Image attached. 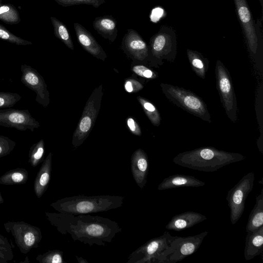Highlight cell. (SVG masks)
Returning a JSON list of instances; mask_svg holds the SVG:
<instances>
[{"label": "cell", "instance_id": "7bdbcfd3", "mask_svg": "<svg viewBox=\"0 0 263 263\" xmlns=\"http://www.w3.org/2000/svg\"><path fill=\"white\" fill-rule=\"evenodd\" d=\"M2 1L0 0V4L2 3Z\"/></svg>", "mask_w": 263, "mask_h": 263}, {"label": "cell", "instance_id": "9a60e30c", "mask_svg": "<svg viewBox=\"0 0 263 263\" xmlns=\"http://www.w3.org/2000/svg\"><path fill=\"white\" fill-rule=\"evenodd\" d=\"M122 47L130 57L139 61L148 58V48L140 34L133 29H128L122 41Z\"/></svg>", "mask_w": 263, "mask_h": 263}, {"label": "cell", "instance_id": "ab89813d", "mask_svg": "<svg viewBox=\"0 0 263 263\" xmlns=\"http://www.w3.org/2000/svg\"><path fill=\"white\" fill-rule=\"evenodd\" d=\"M4 202V200L2 196L1 192L0 191V204L3 203Z\"/></svg>", "mask_w": 263, "mask_h": 263}, {"label": "cell", "instance_id": "4dcf8cb0", "mask_svg": "<svg viewBox=\"0 0 263 263\" xmlns=\"http://www.w3.org/2000/svg\"><path fill=\"white\" fill-rule=\"evenodd\" d=\"M36 260L40 263H67L63 259V252L57 249L38 255Z\"/></svg>", "mask_w": 263, "mask_h": 263}, {"label": "cell", "instance_id": "3957f363", "mask_svg": "<svg viewBox=\"0 0 263 263\" xmlns=\"http://www.w3.org/2000/svg\"><path fill=\"white\" fill-rule=\"evenodd\" d=\"M123 200L120 196L80 195L63 198L50 205L58 212L77 215L115 209L122 205Z\"/></svg>", "mask_w": 263, "mask_h": 263}, {"label": "cell", "instance_id": "d6a6232c", "mask_svg": "<svg viewBox=\"0 0 263 263\" xmlns=\"http://www.w3.org/2000/svg\"><path fill=\"white\" fill-rule=\"evenodd\" d=\"M21 98L19 94L15 92L0 91V109L13 107Z\"/></svg>", "mask_w": 263, "mask_h": 263}, {"label": "cell", "instance_id": "7402d4cb", "mask_svg": "<svg viewBox=\"0 0 263 263\" xmlns=\"http://www.w3.org/2000/svg\"><path fill=\"white\" fill-rule=\"evenodd\" d=\"M263 251V226L247 233L246 237L244 256L250 260L259 255Z\"/></svg>", "mask_w": 263, "mask_h": 263}, {"label": "cell", "instance_id": "7a4b0ae2", "mask_svg": "<svg viewBox=\"0 0 263 263\" xmlns=\"http://www.w3.org/2000/svg\"><path fill=\"white\" fill-rule=\"evenodd\" d=\"M245 158L239 153L204 146L180 153L173 158V162L190 169L213 172L231 163L242 161Z\"/></svg>", "mask_w": 263, "mask_h": 263}, {"label": "cell", "instance_id": "8992f818", "mask_svg": "<svg viewBox=\"0 0 263 263\" xmlns=\"http://www.w3.org/2000/svg\"><path fill=\"white\" fill-rule=\"evenodd\" d=\"M148 58L155 66L161 65L163 60L173 62L177 55V36L172 27L162 26L149 40Z\"/></svg>", "mask_w": 263, "mask_h": 263}, {"label": "cell", "instance_id": "f1b7e54d", "mask_svg": "<svg viewBox=\"0 0 263 263\" xmlns=\"http://www.w3.org/2000/svg\"><path fill=\"white\" fill-rule=\"evenodd\" d=\"M45 142L43 139L33 144L28 155V162L32 167H36L44 160Z\"/></svg>", "mask_w": 263, "mask_h": 263}, {"label": "cell", "instance_id": "d4e9b609", "mask_svg": "<svg viewBox=\"0 0 263 263\" xmlns=\"http://www.w3.org/2000/svg\"><path fill=\"white\" fill-rule=\"evenodd\" d=\"M28 179V172L24 168H16L6 172L0 177L2 185L23 184Z\"/></svg>", "mask_w": 263, "mask_h": 263}, {"label": "cell", "instance_id": "603a6c76", "mask_svg": "<svg viewBox=\"0 0 263 263\" xmlns=\"http://www.w3.org/2000/svg\"><path fill=\"white\" fill-rule=\"evenodd\" d=\"M263 226V189L256 197V202L252 209L246 225L247 233L254 231Z\"/></svg>", "mask_w": 263, "mask_h": 263}, {"label": "cell", "instance_id": "277c9868", "mask_svg": "<svg viewBox=\"0 0 263 263\" xmlns=\"http://www.w3.org/2000/svg\"><path fill=\"white\" fill-rule=\"evenodd\" d=\"M176 237L165 232L150 239L129 255L127 263H164L175 249Z\"/></svg>", "mask_w": 263, "mask_h": 263}, {"label": "cell", "instance_id": "836d02e7", "mask_svg": "<svg viewBox=\"0 0 263 263\" xmlns=\"http://www.w3.org/2000/svg\"><path fill=\"white\" fill-rule=\"evenodd\" d=\"M59 5L63 7H68L80 4L91 5L98 8L102 4L105 3V0H54Z\"/></svg>", "mask_w": 263, "mask_h": 263}, {"label": "cell", "instance_id": "e0dca14e", "mask_svg": "<svg viewBox=\"0 0 263 263\" xmlns=\"http://www.w3.org/2000/svg\"><path fill=\"white\" fill-rule=\"evenodd\" d=\"M149 161L147 154L141 148L137 149L131 157V171L136 184L142 189L147 183Z\"/></svg>", "mask_w": 263, "mask_h": 263}, {"label": "cell", "instance_id": "9c48e42d", "mask_svg": "<svg viewBox=\"0 0 263 263\" xmlns=\"http://www.w3.org/2000/svg\"><path fill=\"white\" fill-rule=\"evenodd\" d=\"M5 231L13 237L20 251L27 254L39 247L42 238L41 229L23 221H8L4 223Z\"/></svg>", "mask_w": 263, "mask_h": 263}, {"label": "cell", "instance_id": "60d3db41", "mask_svg": "<svg viewBox=\"0 0 263 263\" xmlns=\"http://www.w3.org/2000/svg\"><path fill=\"white\" fill-rule=\"evenodd\" d=\"M20 262H29V260H28V256H26V260L25 261H21Z\"/></svg>", "mask_w": 263, "mask_h": 263}, {"label": "cell", "instance_id": "ffe728a7", "mask_svg": "<svg viewBox=\"0 0 263 263\" xmlns=\"http://www.w3.org/2000/svg\"><path fill=\"white\" fill-rule=\"evenodd\" d=\"M204 185V182L193 176L175 174L165 178L157 189L162 191L180 187H199Z\"/></svg>", "mask_w": 263, "mask_h": 263}, {"label": "cell", "instance_id": "d6986e66", "mask_svg": "<svg viewBox=\"0 0 263 263\" xmlns=\"http://www.w3.org/2000/svg\"><path fill=\"white\" fill-rule=\"evenodd\" d=\"M52 153L47 155L36 176L34 182V192L36 196L40 198L46 191L50 182L51 174Z\"/></svg>", "mask_w": 263, "mask_h": 263}, {"label": "cell", "instance_id": "8fae6325", "mask_svg": "<svg viewBox=\"0 0 263 263\" xmlns=\"http://www.w3.org/2000/svg\"><path fill=\"white\" fill-rule=\"evenodd\" d=\"M238 21L242 29L251 55H256L259 39L256 25L246 0H233Z\"/></svg>", "mask_w": 263, "mask_h": 263}, {"label": "cell", "instance_id": "30bf717a", "mask_svg": "<svg viewBox=\"0 0 263 263\" xmlns=\"http://www.w3.org/2000/svg\"><path fill=\"white\" fill-rule=\"evenodd\" d=\"M254 180V173L249 172L228 192L226 199L230 208L232 224L236 223L243 213L245 201L253 188Z\"/></svg>", "mask_w": 263, "mask_h": 263}, {"label": "cell", "instance_id": "7c38bea8", "mask_svg": "<svg viewBox=\"0 0 263 263\" xmlns=\"http://www.w3.org/2000/svg\"><path fill=\"white\" fill-rule=\"evenodd\" d=\"M0 126L21 131L30 130L33 132L34 129L40 126V124L28 109L7 108L0 109Z\"/></svg>", "mask_w": 263, "mask_h": 263}, {"label": "cell", "instance_id": "ac0fdd59", "mask_svg": "<svg viewBox=\"0 0 263 263\" xmlns=\"http://www.w3.org/2000/svg\"><path fill=\"white\" fill-rule=\"evenodd\" d=\"M206 219V217L199 213L186 212L174 216L165 228L168 230L180 231L191 228Z\"/></svg>", "mask_w": 263, "mask_h": 263}, {"label": "cell", "instance_id": "8d00e7d4", "mask_svg": "<svg viewBox=\"0 0 263 263\" xmlns=\"http://www.w3.org/2000/svg\"><path fill=\"white\" fill-rule=\"evenodd\" d=\"M124 88L129 93H135L142 90L143 86L140 82L135 79H127L125 81Z\"/></svg>", "mask_w": 263, "mask_h": 263}, {"label": "cell", "instance_id": "e575fe53", "mask_svg": "<svg viewBox=\"0 0 263 263\" xmlns=\"http://www.w3.org/2000/svg\"><path fill=\"white\" fill-rule=\"evenodd\" d=\"M16 142L9 138L0 135V158L9 155L16 145Z\"/></svg>", "mask_w": 263, "mask_h": 263}, {"label": "cell", "instance_id": "4316f807", "mask_svg": "<svg viewBox=\"0 0 263 263\" xmlns=\"http://www.w3.org/2000/svg\"><path fill=\"white\" fill-rule=\"evenodd\" d=\"M0 20L10 25L17 24L21 21L18 11L13 5L2 3L0 4Z\"/></svg>", "mask_w": 263, "mask_h": 263}, {"label": "cell", "instance_id": "52a82bcc", "mask_svg": "<svg viewBox=\"0 0 263 263\" xmlns=\"http://www.w3.org/2000/svg\"><path fill=\"white\" fill-rule=\"evenodd\" d=\"M102 85L96 88L84 108L78 126L73 133L72 144L75 148L81 146L92 129L99 114L103 96Z\"/></svg>", "mask_w": 263, "mask_h": 263}, {"label": "cell", "instance_id": "b9f144b4", "mask_svg": "<svg viewBox=\"0 0 263 263\" xmlns=\"http://www.w3.org/2000/svg\"><path fill=\"white\" fill-rule=\"evenodd\" d=\"M259 2H260V5L261 6V7L262 8L263 6V0H259Z\"/></svg>", "mask_w": 263, "mask_h": 263}, {"label": "cell", "instance_id": "44dd1931", "mask_svg": "<svg viewBox=\"0 0 263 263\" xmlns=\"http://www.w3.org/2000/svg\"><path fill=\"white\" fill-rule=\"evenodd\" d=\"M92 26L100 35L110 42H114L117 37V23L111 15L96 17Z\"/></svg>", "mask_w": 263, "mask_h": 263}, {"label": "cell", "instance_id": "5b68a950", "mask_svg": "<svg viewBox=\"0 0 263 263\" xmlns=\"http://www.w3.org/2000/svg\"><path fill=\"white\" fill-rule=\"evenodd\" d=\"M160 87L165 97L172 103L204 121L211 122L206 104L195 93L167 83H161Z\"/></svg>", "mask_w": 263, "mask_h": 263}, {"label": "cell", "instance_id": "484cf974", "mask_svg": "<svg viewBox=\"0 0 263 263\" xmlns=\"http://www.w3.org/2000/svg\"><path fill=\"white\" fill-rule=\"evenodd\" d=\"M50 20L53 27L54 35L68 48L73 50L74 46L71 36L65 25L55 17L51 16Z\"/></svg>", "mask_w": 263, "mask_h": 263}, {"label": "cell", "instance_id": "2e32d148", "mask_svg": "<svg viewBox=\"0 0 263 263\" xmlns=\"http://www.w3.org/2000/svg\"><path fill=\"white\" fill-rule=\"evenodd\" d=\"M78 41L82 47L93 57L104 61L106 54L91 33L81 24L74 23Z\"/></svg>", "mask_w": 263, "mask_h": 263}, {"label": "cell", "instance_id": "f35d334b", "mask_svg": "<svg viewBox=\"0 0 263 263\" xmlns=\"http://www.w3.org/2000/svg\"><path fill=\"white\" fill-rule=\"evenodd\" d=\"M77 260L79 263H88V261L82 257L76 256Z\"/></svg>", "mask_w": 263, "mask_h": 263}, {"label": "cell", "instance_id": "cb8c5ba5", "mask_svg": "<svg viewBox=\"0 0 263 263\" xmlns=\"http://www.w3.org/2000/svg\"><path fill=\"white\" fill-rule=\"evenodd\" d=\"M187 57L192 70L197 76L205 79L209 68V61L202 54L197 51L190 49L186 50Z\"/></svg>", "mask_w": 263, "mask_h": 263}, {"label": "cell", "instance_id": "4fadbf2b", "mask_svg": "<svg viewBox=\"0 0 263 263\" xmlns=\"http://www.w3.org/2000/svg\"><path fill=\"white\" fill-rule=\"evenodd\" d=\"M21 82L35 94V101L44 107L50 103L49 92L43 77L31 66L22 64Z\"/></svg>", "mask_w": 263, "mask_h": 263}, {"label": "cell", "instance_id": "5bb4252c", "mask_svg": "<svg viewBox=\"0 0 263 263\" xmlns=\"http://www.w3.org/2000/svg\"><path fill=\"white\" fill-rule=\"evenodd\" d=\"M208 234L207 231H204L199 234L185 237L177 236L175 249L164 263H175L181 261L196 252Z\"/></svg>", "mask_w": 263, "mask_h": 263}, {"label": "cell", "instance_id": "ba28073f", "mask_svg": "<svg viewBox=\"0 0 263 263\" xmlns=\"http://www.w3.org/2000/svg\"><path fill=\"white\" fill-rule=\"evenodd\" d=\"M216 87L227 117L235 123L237 120V104L231 77L228 69L219 60L215 69Z\"/></svg>", "mask_w": 263, "mask_h": 263}, {"label": "cell", "instance_id": "1f68e13d", "mask_svg": "<svg viewBox=\"0 0 263 263\" xmlns=\"http://www.w3.org/2000/svg\"><path fill=\"white\" fill-rule=\"evenodd\" d=\"M0 39L16 45H31V41L20 37L10 32L6 28L0 24Z\"/></svg>", "mask_w": 263, "mask_h": 263}, {"label": "cell", "instance_id": "83f0119b", "mask_svg": "<svg viewBox=\"0 0 263 263\" xmlns=\"http://www.w3.org/2000/svg\"><path fill=\"white\" fill-rule=\"evenodd\" d=\"M137 100L152 124L159 126L161 123V118L156 107L149 100L141 96H138Z\"/></svg>", "mask_w": 263, "mask_h": 263}, {"label": "cell", "instance_id": "f546056e", "mask_svg": "<svg viewBox=\"0 0 263 263\" xmlns=\"http://www.w3.org/2000/svg\"><path fill=\"white\" fill-rule=\"evenodd\" d=\"M14 258L13 247L6 237L0 234V263H8Z\"/></svg>", "mask_w": 263, "mask_h": 263}, {"label": "cell", "instance_id": "d590c367", "mask_svg": "<svg viewBox=\"0 0 263 263\" xmlns=\"http://www.w3.org/2000/svg\"><path fill=\"white\" fill-rule=\"evenodd\" d=\"M132 70L137 75L146 79H154L158 77L156 71L144 65H136L132 68Z\"/></svg>", "mask_w": 263, "mask_h": 263}, {"label": "cell", "instance_id": "74e56055", "mask_svg": "<svg viewBox=\"0 0 263 263\" xmlns=\"http://www.w3.org/2000/svg\"><path fill=\"white\" fill-rule=\"evenodd\" d=\"M126 121L129 130L133 134L138 136L141 135V128L134 119L129 117Z\"/></svg>", "mask_w": 263, "mask_h": 263}, {"label": "cell", "instance_id": "6da1fadb", "mask_svg": "<svg viewBox=\"0 0 263 263\" xmlns=\"http://www.w3.org/2000/svg\"><path fill=\"white\" fill-rule=\"evenodd\" d=\"M118 223L99 216L70 214L66 232L74 241H79L92 246H105L110 242L117 233L121 232Z\"/></svg>", "mask_w": 263, "mask_h": 263}]
</instances>
